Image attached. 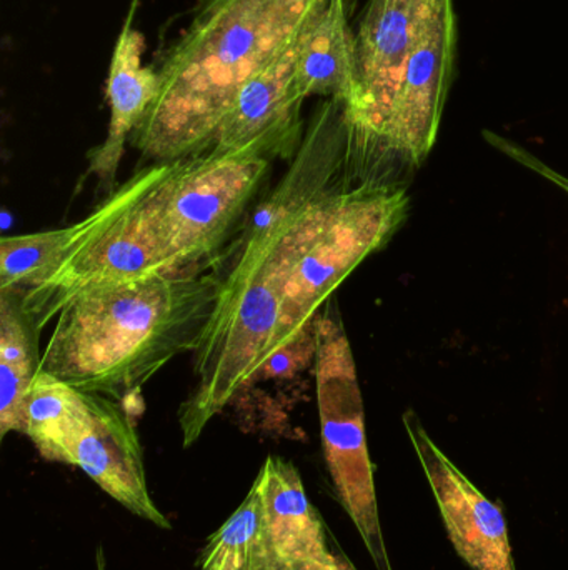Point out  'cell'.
<instances>
[{
  "mask_svg": "<svg viewBox=\"0 0 568 570\" xmlns=\"http://www.w3.org/2000/svg\"><path fill=\"white\" fill-rule=\"evenodd\" d=\"M349 134L342 102L327 99L313 114L292 166L257 207L193 352L196 387L179 409L183 449L199 441L269 361L300 223L310 204L333 186Z\"/></svg>",
  "mask_w": 568,
  "mask_h": 570,
  "instance_id": "obj_1",
  "label": "cell"
},
{
  "mask_svg": "<svg viewBox=\"0 0 568 570\" xmlns=\"http://www.w3.org/2000/svg\"><path fill=\"white\" fill-rule=\"evenodd\" d=\"M329 0H202L163 57L160 92L132 144L160 163L212 149L242 83L292 43Z\"/></svg>",
  "mask_w": 568,
  "mask_h": 570,
  "instance_id": "obj_2",
  "label": "cell"
},
{
  "mask_svg": "<svg viewBox=\"0 0 568 570\" xmlns=\"http://www.w3.org/2000/svg\"><path fill=\"white\" fill-rule=\"evenodd\" d=\"M222 281L193 267L82 295L57 315L40 371L123 401L173 357L196 352Z\"/></svg>",
  "mask_w": 568,
  "mask_h": 570,
  "instance_id": "obj_3",
  "label": "cell"
},
{
  "mask_svg": "<svg viewBox=\"0 0 568 570\" xmlns=\"http://www.w3.org/2000/svg\"><path fill=\"white\" fill-rule=\"evenodd\" d=\"M407 210L403 187L376 180L332 186L310 204L297 233L270 357L316 324L337 287L392 239Z\"/></svg>",
  "mask_w": 568,
  "mask_h": 570,
  "instance_id": "obj_4",
  "label": "cell"
},
{
  "mask_svg": "<svg viewBox=\"0 0 568 570\" xmlns=\"http://www.w3.org/2000/svg\"><path fill=\"white\" fill-rule=\"evenodd\" d=\"M302 139L303 127L276 130L239 149L173 160L147 197L173 271L199 267L223 246L273 160L296 156Z\"/></svg>",
  "mask_w": 568,
  "mask_h": 570,
  "instance_id": "obj_5",
  "label": "cell"
},
{
  "mask_svg": "<svg viewBox=\"0 0 568 570\" xmlns=\"http://www.w3.org/2000/svg\"><path fill=\"white\" fill-rule=\"evenodd\" d=\"M316 332L313 374L327 469L373 566L377 570H393L380 524L356 361L336 302L323 305Z\"/></svg>",
  "mask_w": 568,
  "mask_h": 570,
  "instance_id": "obj_6",
  "label": "cell"
},
{
  "mask_svg": "<svg viewBox=\"0 0 568 570\" xmlns=\"http://www.w3.org/2000/svg\"><path fill=\"white\" fill-rule=\"evenodd\" d=\"M153 187L113 223L93 234L46 279L20 291L23 311L37 334L82 295L173 273L147 204Z\"/></svg>",
  "mask_w": 568,
  "mask_h": 570,
  "instance_id": "obj_7",
  "label": "cell"
},
{
  "mask_svg": "<svg viewBox=\"0 0 568 570\" xmlns=\"http://www.w3.org/2000/svg\"><path fill=\"white\" fill-rule=\"evenodd\" d=\"M456 53L454 0H440L407 53L376 149L416 166L426 160L439 134Z\"/></svg>",
  "mask_w": 568,
  "mask_h": 570,
  "instance_id": "obj_8",
  "label": "cell"
},
{
  "mask_svg": "<svg viewBox=\"0 0 568 570\" xmlns=\"http://www.w3.org/2000/svg\"><path fill=\"white\" fill-rule=\"evenodd\" d=\"M440 0H369L357 43V90L343 106L357 142L376 147L413 40Z\"/></svg>",
  "mask_w": 568,
  "mask_h": 570,
  "instance_id": "obj_9",
  "label": "cell"
},
{
  "mask_svg": "<svg viewBox=\"0 0 568 570\" xmlns=\"http://www.w3.org/2000/svg\"><path fill=\"white\" fill-rule=\"evenodd\" d=\"M403 424L459 558L472 570H517L502 509L437 448L413 412Z\"/></svg>",
  "mask_w": 568,
  "mask_h": 570,
  "instance_id": "obj_10",
  "label": "cell"
},
{
  "mask_svg": "<svg viewBox=\"0 0 568 570\" xmlns=\"http://www.w3.org/2000/svg\"><path fill=\"white\" fill-rule=\"evenodd\" d=\"M89 404L90 424L73 452V465L130 514L170 531L172 524L150 495L132 419L122 404L103 395L89 394Z\"/></svg>",
  "mask_w": 568,
  "mask_h": 570,
  "instance_id": "obj_11",
  "label": "cell"
},
{
  "mask_svg": "<svg viewBox=\"0 0 568 570\" xmlns=\"http://www.w3.org/2000/svg\"><path fill=\"white\" fill-rule=\"evenodd\" d=\"M172 163L146 167L113 190L86 219L43 233L0 239V292L26 291L52 274L93 234L109 226L130 204L149 193L169 173Z\"/></svg>",
  "mask_w": 568,
  "mask_h": 570,
  "instance_id": "obj_12",
  "label": "cell"
},
{
  "mask_svg": "<svg viewBox=\"0 0 568 570\" xmlns=\"http://www.w3.org/2000/svg\"><path fill=\"white\" fill-rule=\"evenodd\" d=\"M263 524L277 570H316L336 562L322 518L307 498L292 462L270 455L260 468Z\"/></svg>",
  "mask_w": 568,
  "mask_h": 570,
  "instance_id": "obj_13",
  "label": "cell"
},
{
  "mask_svg": "<svg viewBox=\"0 0 568 570\" xmlns=\"http://www.w3.org/2000/svg\"><path fill=\"white\" fill-rule=\"evenodd\" d=\"M133 9L130 10L122 32L116 42L107 80V100L110 107L109 130L106 140L89 154L87 173L99 177L100 187L107 196L116 187L117 170L126 150L130 134L146 119L150 107L160 92L159 70L143 66L142 53L146 40L132 27Z\"/></svg>",
  "mask_w": 568,
  "mask_h": 570,
  "instance_id": "obj_14",
  "label": "cell"
},
{
  "mask_svg": "<svg viewBox=\"0 0 568 570\" xmlns=\"http://www.w3.org/2000/svg\"><path fill=\"white\" fill-rule=\"evenodd\" d=\"M300 36L242 83L217 129L210 150L227 153L266 134L303 127L300 117L303 99L296 86Z\"/></svg>",
  "mask_w": 568,
  "mask_h": 570,
  "instance_id": "obj_15",
  "label": "cell"
},
{
  "mask_svg": "<svg viewBox=\"0 0 568 570\" xmlns=\"http://www.w3.org/2000/svg\"><path fill=\"white\" fill-rule=\"evenodd\" d=\"M357 43L347 0H329L303 30L297 47L296 86L303 100L312 96L347 106L356 96Z\"/></svg>",
  "mask_w": 568,
  "mask_h": 570,
  "instance_id": "obj_16",
  "label": "cell"
},
{
  "mask_svg": "<svg viewBox=\"0 0 568 570\" xmlns=\"http://www.w3.org/2000/svg\"><path fill=\"white\" fill-rule=\"evenodd\" d=\"M89 424V394L40 371L27 392L22 424V434L39 454L73 465V452Z\"/></svg>",
  "mask_w": 568,
  "mask_h": 570,
  "instance_id": "obj_17",
  "label": "cell"
},
{
  "mask_svg": "<svg viewBox=\"0 0 568 570\" xmlns=\"http://www.w3.org/2000/svg\"><path fill=\"white\" fill-rule=\"evenodd\" d=\"M37 334L22 307V292H0V439L22 432L23 404L40 372Z\"/></svg>",
  "mask_w": 568,
  "mask_h": 570,
  "instance_id": "obj_18",
  "label": "cell"
},
{
  "mask_svg": "<svg viewBox=\"0 0 568 570\" xmlns=\"http://www.w3.org/2000/svg\"><path fill=\"white\" fill-rule=\"evenodd\" d=\"M197 564L199 570H277L263 524L259 479L237 511L207 539Z\"/></svg>",
  "mask_w": 568,
  "mask_h": 570,
  "instance_id": "obj_19",
  "label": "cell"
},
{
  "mask_svg": "<svg viewBox=\"0 0 568 570\" xmlns=\"http://www.w3.org/2000/svg\"><path fill=\"white\" fill-rule=\"evenodd\" d=\"M486 137H489L490 142L497 147V149L502 150L507 156L512 157L517 163L526 166L527 169L534 170V173L539 174V176L546 177L550 183L559 186L560 189L566 190L568 194V179L562 174L556 173V170L550 169L547 164L540 163L537 157H534L532 154L524 150L522 147L516 146V144L507 142L502 137L494 136V134H486Z\"/></svg>",
  "mask_w": 568,
  "mask_h": 570,
  "instance_id": "obj_20",
  "label": "cell"
},
{
  "mask_svg": "<svg viewBox=\"0 0 568 570\" xmlns=\"http://www.w3.org/2000/svg\"><path fill=\"white\" fill-rule=\"evenodd\" d=\"M316 570H357L353 568L352 562L349 561L347 556H343L342 552H337L336 562L329 568L316 569Z\"/></svg>",
  "mask_w": 568,
  "mask_h": 570,
  "instance_id": "obj_21",
  "label": "cell"
},
{
  "mask_svg": "<svg viewBox=\"0 0 568 570\" xmlns=\"http://www.w3.org/2000/svg\"><path fill=\"white\" fill-rule=\"evenodd\" d=\"M97 564H99V570H106V559H103L102 548H99V551H97Z\"/></svg>",
  "mask_w": 568,
  "mask_h": 570,
  "instance_id": "obj_22",
  "label": "cell"
}]
</instances>
